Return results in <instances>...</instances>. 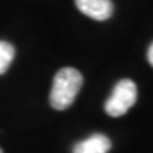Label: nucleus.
I'll list each match as a JSON object with an SVG mask.
<instances>
[{"label":"nucleus","instance_id":"nucleus-1","mask_svg":"<svg viewBox=\"0 0 153 153\" xmlns=\"http://www.w3.org/2000/svg\"><path fill=\"white\" fill-rule=\"evenodd\" d=\"M82 87L81 72L65 67L55 74L53 88L50 92V104L57 111H64L70 108Z\"/></svg>","mask_w":153,"mask_h":153},{"label":"nucleus","instance_id":"nucleus-2","mask_svg":"<svg viewBox=\"0 0 153 153\" xmlns=\"http://www.w3.org/2000/svg\"><path fill=\"white\" fill-rule=\"evenodd\" d=\"M137 99L136 84L132 79H120L115 85L108 101L105 102V112L109 116H122L135 105Z\"/></svg>","mask_w":153,"mask_h":153},{"label":"nucleus","instance_id":"nucleus-3","mask_svg":"<svg viewBox=\"0 0 153 153\" xmlns=\"http://www.w3.org/2000/svg\"><path fill=\"white\" fill-rule=\"evenodd\" d=\"M78 10L94 20H108L114 13V4L111 0H75Z\"/></svg>","mask_w":153,"mask_h":153},{"label":"nucleus","instance_id":"nucleus-4","mask_svg":"<svg viewBox=\"0 0 153 153\" xmlns=\"http://www.w3.org/2000/svg\"><path fill=\"white\" fill-rule=\"evenodd\" d=\"M109 149V139L102 133H95L76 143L72 148V153H108Z\"/></svg>","mask_w":153,"mask_h":153},{"label":"nucleus","instance_id":"nucleus-5","mask_svg":"<svg viewBox=\"0 0 153 153\" xmlns=\"http://www.w3.org/2000/svg\"><path fill=\"white\" fill-rule=\"evenodd\" d=\"M14 58V47L7 41H0V75L7 71Z\"/></svg>","mask_w":153,"mask_h":153},{"label":"nucleus","instance_id":"nucleus-6","mask_svg":"<svg viewBox=\"0 0 153 153\" xmlns=\"http://www.w3.org/2000/svg\"><path fill=\"white\" fill-rule=\"evenodd\" d=\"M148 61L150 62V65L153 67V43L150 44V47L148 50Z\"/></svg>","mask_w":153,"mask_h":153},{"label":"nucleus","instance_id":"nucleus-7","mask_svg":"<svg viewBox=\"0 0 153 153\" xmlns=\"http://www.w3.org/2000/svg\"><path fill=\"white\" fill-rule=\"evenodd\" d=\"M0 153H3V152H1V149H0Z\"/></svg>","mask_w":153,"mask_h":153}]
</instances>
